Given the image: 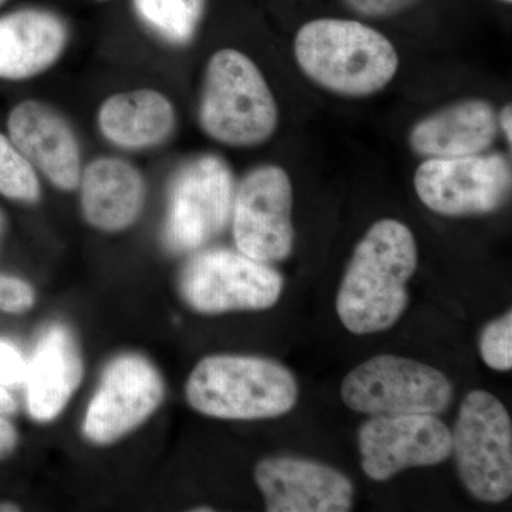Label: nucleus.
<instances>
[{
	"mask_svg": "<svg viewBox=\"0 0 512 512\" xmlns=\"http://www.w3.org/2000/svg\"><path fill=\"white\" fill-rule=\"evenodd\" d=\"M416 239L403 222L380 220L360 239L340 284L336 312L355 335L396 325L409 305L407 284L417 269Z\"/></svg>",
	"mask_w": 512,
	"mask_h": 512,
	"instance_id": "f257e3e1",
	"label": "nucleus"
},
{
	"mask_svg": "<svg viewBox=\"0 0 512 512\" xmlns=\"http://www.w3.org/2000/svg\"><path fill=\"white\" fill-rule=\"evenodd\" d=\"M293 52L303 74L330 93L369 97L382 92L399 70L396 47L356 20L316 19L296 33Z\"/></svg>",
	"mask_w": 512,
	"mask_h": 512,
	"instance_id": "f03ea898",
	"label": "nucleus"
},
{
	"mask_svg": "<svg viewBox=\"0 0 512 512\" xmlns=\"http://www.w3.org/2000/svg\"><path fill=\"white\" fill-rule=\"evenodd\" d=\"M185 396L192 409L215 419H274L295 407L299 386L291 370L275 360L215 355L192 370Z\"/></svg>",
	"mask_w": 512,
	"mask_h": 512,
	"instance_id": "7ed1b4c3",
	"label": "nucleus"
},
{
	"mask_svg": "<svg viewBox=\"0 0 512 512\" xmlns=\"http://www.w3.org/2000/svg\"><path fill=\"white\" fill-rule=\"evenodd\" d=\"M278 123V104L259 67L239 50H218L202 86L204 133L225 146L255 147L274 136Z\"/></svg>",
	"mask_w": 512,
	"mask_h": 512,
	"instance_id": "20e7f679",
	"label": "nucleus"
},
{
	"mask_svg": "<svg viewBox=\"0 0 512 512\" xmlns=\"http://www.w3.org/2000/svg\"><path fill=\"white\" fill-rule=\"evenodd\" d=\"M451 454L468 493L498 504L512 493V423L494 394L474 390L458 410Z\"/></svg>",
	"mask_w": 512,
	"mask_h": 512,
	"instance_id": "39448f33",
	"label": "nucleus"
},
{
	"mask_svg": "<svg viewBox=\"0 0 512 512\" xmlns=\"http://www.w3.org/2000/svg\"><path fill=\"white\" fill-rule=\"evenodd\" d=\"M340 394L357 413L440 414L453 402V384L443 372L417 360L380 355L355 367Z\"/></svg>",
	"mask_w": 512,
	"mask_h": 512,
	"instance_id": "423d86ee",
	"label": "nucleus"
},
{
	"mask_svg": "<svg viewBox=\"0 0 512 512\" xmlns=\"http://www.w3.org/2000/svg\"><path fill=\"white\" fill-rule=\"evenodd\" d=\"M178 286L194 311L218 315L272 308L281 298L284 278L242 252L210 249L187 262Z\"/></svg>",
	"mask_w": 512,
	"mask_h": 512,
	"instance_id": "0eeeda50",
	"label": "nucleus"
},
{
	"mask_svg": "<svg viewBox=\"0 0 512 512\" xmlns=\"http://www.w3.org/2000/svg\"><path fill=\"white\" fill-rule=\"evenodd\" d=\"M511 163L504 154L427 158L414 173L420 201L444 217L500 210L511 194Z\"/></svg>",
	"mask_w": 512,
	"mask_h": 512,
	"instance_id": "6e6552de",
	"label": "nucleus"
},
{
	"mask_svg": "<svg viewBox=\"0 0 512 512\" xmlns=\"http://www.w3.org/2000/svg\"><path fill=\"white\" fill-rule=\"evenodd\" d=\"M234 202V181L224 160L195 158L185 164L171 184L165 247L175 254L195 251L227 227Z\"/></svg>",
	"mask_w": 512,
	"mask_h": 512,
	"instance_id": "1a4fd4ad",
	"label": "nucleus"
},
{
	"mask_svg": "<svg viewBox=\"0 0 512 512\" xmlns=\"http://www.w3.org/2000/svg\"><path fill=\"white\" fill-rule=\"evenodd\" d=\"M291 178L278 165H261L239 184L232 202L234 238L238 251L255 261L272 264L292 254Z\"/></svg>",
	"mask_w": 512,
	"mask_h": 512,
	"instance_id": "9d476101",
	"label": "nucleus"
},
{
	"mask_svg": "<svg viewBox=\"0 0 512 512\" xmlns=\"http://www.w3.org/2000/svg\"><path fill=\"white\" fill-rule=\"evenodd\" d=\"M164 399V380L146 357L126 353L104 370L83 423L84 436L99 446L114 443L151 416Z\"/></svg>",
	"mask_w": 512,
	"mask_h": 512,
	"instance_id": "9b49d317",
	"label": "nucleus"
},
{
	"mask_svg": "<svg viewBox=\"0 0 512 512\" xmlns=\"http://www.w3.org/2000/svg\"><path fill=\"white\" fill-rule=\"evenodd\" d=\"M367 477L387 481L407 468L430 467L451 456V431L434 414H382L359 430Z\"/></svg>",
	"mask_w": 512,
	"mask_h": 512,
	"instance_id": "f8f14e48",
	"label": "nucleus"
},
{
	"mask_svg": "<svg viewBox=\"0 0 512 512\" xmlns=\"http://www.w3.org/2000/svg\"><path fill=\"white\" fill-rule=\"evenodd\" d=\"M254 477L269 512H346L355 501V487L345 474L306 458H265L256 464Z\"/></svg>",
	"mask_w": 512,
	"mask_h": 512,
	"instance_id": "ddd939ff",
	"label": "nucleus"
},
{
	"mask_svg": "<svg viewBox=\"0 0 512 512\" xmlns=\"http://www.w3.org/2000/svg\"><path fill=\"white\" fill-rule=\"evenodd\" d=\"M8 131L13 146L55 187L63 191L79 187V141L62 114L42 101H22L10 111Z\"/></svg>",
	"mask_w": 512,
	"mask_h": 512,
	"instance_id": "4468645a",
	"label": "nucleus"
},
{
	"mask_svg": "<svg viewBox=\"0 0 512 512\" xmlns=\"http://www.w3.org/2000/svg\"><path fill=\"white\" fill-rule=\"evenodd\" d=\"M497 134L498 116L493 104L483 99H467L414 124L409 143L421 157L473 156L493 146Z\"/></svg>",
	"mask_w": 512,
	"mask_h": 512,
	"instance_id": "2eb2a0df",
	"label": "nucleus"
},
{
	"mask_svg": "<svg viewBox=\"0 0 512 512\" xmlns=\"http://www.w3.org/2000/svg\"><path fill=\"white\" fill-rule=\"evenodd\" d=\"M79 345L67 326H50L37 342L28 363V407L37 421L56 419L82 383Z\"/></svg>",
	"mask_w": 512,
	"mask_h": 512,
	"instance_id": "dca6fc26",
	"label": "nucleus"
},
{
	"mask_svg": "<svg viewBox=\"0 0 512 512\" xmlns=\"http://www.w3.org/2000/svg\"><path fill=\"white\" fill-rule=\"evenodd\" d=\"M79 185L84 218L100 231H123L143 211L146 201L143 175L121 158H97L87 165Z\"/></svg>",
	"mask_w": 512,
	"mask_h": 512,
	"instance_id": "f3484780",
	"label": "nucleus"
},
{
	"mask_svg": "<svg viewBox=\"0 0 512 512\" xmlns=\"http://www.w3.org/2000/svg\"><path fill=\"white\" fill-rule=\"evenodd\" d=\"M66 25L55 13L23 9L0 18V79H32L59 60L67 45Z\"/></svg>",
	"mask_w": 512,
	"mask_h": 512,
	"instance_id": "a211bd4d",
	"label": "nucleus"
},
{
	"mask_svg": "<svg viewBox=\"0 0 512 512\" xmlns=\"http://www.w3.org/2000/svg\"><path fill=\"white\" fill-rule=\"evenodd\" d=\"M101 134L114 146L141 150L164 143L173 134L175 110L156 90L114 94L99 110Z\"/></svg>",
	"mask_w": 512,
	"mask_h": 512,
	"instance_id": "6ab92c4d",
	"label": "nucleus"
},
{
	"mask_svg": "<svg viewBox=\"0 0 512 512\" xmlns=\"http://www.w3.org/2000/svg\"><path fill=\"white\" fill-rule=\"evenodd\" d=\"M138 18L173 45L190 42L200 25L205 0H133Z\"/></svg>",
	"mask_w": 512,
	"mask_h": 512,
	"instance_id": "aec40b11",
	"label": "nucleus"
},
{
	"mask_svg": "<svg viewBox=\"0 0 512 512\" xmlns=\"http://www.w3.org/2000/svg\"><path fill=\"white\" fill-rule=\"evenodd\" d=\"M40 183L35 167L0 134V195L8 200L35 204L40 200Z\"/></svg>",
	"mask_w": 512,
	"mask_h": 512,
	"instance_id": "412c9836",
	"label": "nucleus"
},
{
	"mask_svg": "<svg viewBox=\"0 0 512 512\" xmlns=\"http://www.w3.org/2000/svg\"><path fill=\"white\" fill-rule=\"evenodd\" d=\"M480 353L485 365L498 372L512 369V315L505 313L485 326L480 338Z\"/></svg>",
	"mask_w": 512,
	"mask_h": 512,
	"instance_id": "4be33fe9",
	"label": "nucleus"
},
{
	"mask_svg": "<svg viewBox=\"0 0 512 512\" xmlns=\"http://www.w3.org/2000/svg\"><path fill=\"white\" fill-rule=\"evenodd\" d=\"M35 301V291L28 282L0 274V311L20 315L30 311Z\"/></svg>",
	"mask_w": 512,
	"mask_h": 512,
	"instance_id": "5701e85b",
	"label": "nucleus"
},
{
	"mask_svg": "<svg viewBox=\"0 0 512 512\" xmlns=\"http://www.w3.org/2000/svg\"><path fill=\"white\" fill-rule=\"evenodd\" d=\"M28 363L15 346L0 340V386H18L25 382Z\"/></svg>",
	"mask_w": 512,
	"mask_h": 512,
	"instance_id": "b1692460",
	"label": "nucleus"
},
{
	"mask_svg": "<svg viewBox=\"0 0 512 512\" xmlns=\"http://www.w3.org/2000/svg\"><path fill=\"white\" fill-rule=\"evenodd\" d=\"M350 9L367 18H386L413 6L417 0H343Z\"/></svg>",
	"mask_w": 512,
	"mask_h": 512,
	"instance_id": "393cba45",
	"label": "nucleus"
},
{
	"mask_svg": "<svg viewBox=\"0 0 512 512\" xmlns=\"http://www.w3.org/2000/svg\"><path fill=\"white\" fill-rule=\"evenodd\" d=\"M18 446V431L0 416V460L9 457Z\"/></svg>",
	"mask_w": 512,
	"mask_h": 512,
	"instance_id": "a878e982",
	"label": "nucleus"
},
{
	"mask_svg": "<svg viewBox=\"0 0 512 512\" xmlns=\"http://www.w3.org/2000/svg\"><path fill=\"white\" fill-rule=\"evenodd\" d=\"M512 107L511 104H507L504 106V109L501 110L500 116H498V128L503 130L505 138H507L508 144H511L512 138Z\"/></svg>",
	"mask_w": 512,
	"mask_h": 512,
	"instance_id": "bb28decb",
	"label": "nucleus"
},
{
	"mask_svg": "<svg viewBox=\"0 0 512 512\" xmlns=\"http://www.w3.org/2000/svg\"><path fill=\"white\" fill-rule=\"evenodd\" d=\"M18 410V404L5 387L0 386V416H10Z\"/></svg>",
	"mask_w": 512,
	"mask_h": 512,
	"instance_id": "cd10ccee",
	"label": "nucleus"
},
{
	"mask_svg": "<svg viewBox=\"0 0 512 512\" xmlns=\"http://www.w3.org/2000/svg\"><path fill=\"white\" fill-rule=\"evenodd\" d=\"M6 225H8V220H6L5 212L0 208V241H2L3 235H5Z\"/></svg>",
	"mask_w": 512,
	"mask_h": 512,
	"instance_id": "c85d7f7f",
	"label": "nucleus"
},
{
	"mask_svg": "<svg viewBox=\"0 0 512 512\" xmlns=\"http://www.w3.org/2000/svg\"><path fill=\"white\" fill-rule=\"evenodd\" d=\"M0 511H19V508L15 504H0Z\"/></svg>",
	"mask_w": 512,
	"mask_h": 512,
	"instance_id": "c756f323",
	"label": "nucleus"
},
{
	"mask_svg": "<svg viewBox=\"0 0 512 512\" xmlns=\"http://www.w3.org/2000/svg\"><path fill=\"white\" fill-rule=\"evenodd\" d=\"M194 511L200 512V511H212V508H195Z\"/></svg>",
	"mask_w": 512,
	"mask_h": 512,
	"instance_id": "7c9ffc66",
	"label": "nucleus"
},
{
	"mask_svg": "<svg viewBox=\"0 0 512 512\" xmlns=\"http://www.w3.org/2000/svg\"><path fill=\"white\" fill-rule=\"evenodd\" d=\"M6 0H0V6L5 5Z\"/></svg>",
	"mask_w": 512,
	"mask_h": 512,
	"instance_id": "2f4dec72",
	"label": "nucleus"
},
{
	"mask_svg": "<svg viewBox=\"0 0 512 512\" xmlns=\"http://www.w3.org/2000/svg\"><path fill=\"white\" fill-rule=\"evenodd\" d=\"M503 2L511 3V0H503Z\"/></svg>",
	"mask_w": 512,
	"mask_h": 512,
	"instance_id": "473e14b6",
	"label": "nucleus"
}]
</instances>
